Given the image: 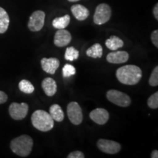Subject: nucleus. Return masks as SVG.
Returning <instances> with one entry per match:
<instances>
[{"label": "nucleus", "mask_w": 158, "mask_h": 158, "mask_svg": "<svg viewBox=\"0 0 158 158\" xmlns=\"http://www.w3.org/2000/svg\"><path fill=\"white\" fill-rule=\"evenodd\" d=\"M149 84L152 86H157L158 85V67L156 66L152 72L149 79Z\"/></svg>", "instance_id": "25"}, {"label": "nucleus", "mask_w": 158, "mask_h": 158, "mask_svg": "<svg viewBox=\"0 0 158 158\" xmlns=\"http://www.w3.org/2000/svg\"><path fill=\"white\" fill-rule=\"evenodd\" d=\"M7 99H8V97H7V94L2 91H0V104L5 103L7 102Z\"/></svg>", "instance_id": "28"}, {"label": "nucleus", "mask_w": 158, "mask_h": 158, "mask_svg": "<svg viewBox=\"0 0 158 158\" xmlns=\"http://www.w3.org/2000/svg\"><path fill=\"white\" fill-rule=\"evenodd\" d=\"M45 13L42 10H36L30 15L28 28L31 31H39L43 29L45 23Z\"/></svg>", "instance_id": "8"}, {"label": "nucleus", "mask_w": 158, "mask_h": 158, "mask_svg": "<svg viewBox=\"0 0 158 158\" xmlns=\"http://www.w3.org/2000/svg\"><path fill=\"white\" fill-rule=\"evenodd\" d=\"M72 36L70 31L63 29H58V31L55 33L54 43V45L57 47H64L68 45L71 42Z\"/></svg>", "instance_id": "10"}, {"label": "nucleus", "mask_w": 158, "mask_h": 158, "mask_svg": "<svg viewBox=\"0 0 158 158\" xmlns=\"http://www.w3.org/2000/svg\"><path fill=\"white\" fill-rule=\"evenodd\" d=\"M89 117L94 122L100 125H102L108 121L109 114L107 110L102 108H98L90 112Z\"/></svg>", "instance_id": "11"}, {"label": "nucleus", "mask_w": 158, "mask_h": 158, "mask_svg": "<svg viewBox=\"0 0 158 158\" xmlns=\"http://www.w3.org/2000/svg\"><path fill=\"white\" fill-rule=\"evenodd\" d=\"M106 98L112 103L120 107H128L131 104V99L127 94L115 89L108 90Z\"/></svg>", "instance_id": "4"}, {"label": "nucleus", "mask_w": 158, "mask_h": 158, "mask_svg": "<svg viewBox=\"0 0 158 158\" xmlns=\"http://www.w3.org/2000/svg\"><path fill=\"white\" fill-rule=\"evenodd\" d=\"M71 12L74 17L78 21H81L86 20L89 15V10L84 5H78V4L73 5L71 7Z\"/></svg>", "instance_id": "14"}, {"label": "nucleus", "mask_w": 158, "mask_h": 158, "mask_svg": "<svg viewBox=\"0 0 158 158\" xmlns=\"http://www.w3.org/2000/svg\"><path fill=\"white\" fill-rule=\"evenodd\" d=\"M111 17V9L107 4H100L96 7L93 20L94 23L97 25H102L107 23Z\"/></svg>", "instance_id": "5"}, {"label": "nucleus", "mask_w": 158, "mask_h": 158, "mask_svg": "<svg viewBox=\"0 0 158 158\" xmlns=\"http://www.w3.org/2000/svg\"><path fill=\"white\" fill-rule=\"evenodd\" d=\"M32 147L33 140L28 135H20L10 142L12 152L21 157H26L30 155Z\"/></svg>", "instance_id": "2"}, {"label": "nucleus", "mask_w": 158, "mask_h": 158, "mask_svg": "<svg viewBox=\"0 0 158 158\" xmlns=\"http://www.w3.org/2000/svg\"><path fill=\"white\" fill-rule=\"evenodd\" d=\"M70 21V16L69 15H64L62 17L56 18L53 20L52 25L55 29H63L69 25Z\"/></svg>", "instance_id": "19"}, {"label": "nucleus", "mask_w": 158, "mask_h": 158, "mask_svg": "<svg viewBox=\"0 0 158 158\" xmlns=\"http://www.w3.org/2000/svg\"><path fill=\"white\" fill-rule=\"evenodd\" d=\"M151 157L152 158H157L158 157V151L157 149L153 150L151 154Z\"/></svg>", "instance_id": "30"}, {"label": "nucleus", "mask_w": 158, "mask_h": 158, "mask_svg": "<svg viewBox=\"0 0 158 158\" xmlns=\"http://www.w3.org/2000/svg\"><path fill=\"white\" fill-rule=\"evenodd\" d=\"M98 149L102 152L110 155H114L119 152L121 150V145L118 142L107 139H99L97 142Z\"/></svg>", "instance_id": "9"}, {"label": "nucleus", "mask_w": 158, "mask_h": 158, "mask_svg": "<svg viewBox=\"0 0 158 158\" xmlns=\"http://www.w3.org/2000/svg\"><path fill=\"white\" fill-rule=\"evenodd\" d=\"M116 76L118 81L125 85H135L141 81L142 70L136 65L128 64L122 66L116 70Z\"/></svg>", "instance_id": "1"}, {"label": "nucleus", "mask_w": 158, "mask_h": 158, "mask_svg": "<svg viewBox=\"0 0 158 158\" xmlns=\"http://www.w3.org/2000/svg\"><path fill=\"white\" fill-rule=\"evenodd\" d=\"M106 45L108 49L111 51H116L122 48L124 45V42L122 39L117 36H110L109 38L106 40Z\"/></svg>", "instance_id": "17"}, {"label": "nucleus", "mask_w": 158, "mask_h": 158, "mask_svg": "<svg viewBox=\"0 0 158 158\" xmlns=\"http://www.w3.org/2000/svg\"><path fill=\"white\" fill-rule=\"evenodd\" d=\"M151 40L156 48H158V30L153 31L151 34Z\"/></svg>", "instance_id": "27"}, {"label": "nucleus", "mask_w": 158, "mask_h": 158, "mask_svg": "<svg viewBox=\"0 0 158 158\" xmlns=\"http://www.w3.org/2000/svg\"><path fill=\"white\" fill-rule=\"evenodd\" d=\"M148 106L152 109H157L158 108V92H155L148 98Z\"/></svg>", "instance_id": "24"}, {"label": "nucleus", "mask_w": 158, "mask_h": 158, "mask_svg": "<svg viewBox=\"0 0 158 158\" xmlns=\"http://www.w3.org/2000/svg\"><path fill=\"white\" fill-rule=\"evenodd\" d=\"M84 154L81 151H74L68 155V158H84Z\"/></svg>", "instance_id": "26"}, {"label": "nucleus", "mask_w": 158, "mask_h": 158, "mask_svg": "<svg viewBox=\"0 0 158 158\" xmlns=\"http://www.w3.org/2000/svg\"><path fill=\"white\" fill-rule=\"evenodd\" d=\"M76 72V70L75 67L70 64H66L62 68V76L64 78H69V77L74 76Z\"/></svg>", "instance_id": "23"}, {"label": "nucleus", "mask_w": 158, "mask_h": 158, "mask_svg": "<svg viewBox=\"0 0 158 158\" xmlns=\"http://www.w3.org/2000/svg\"><path fill=\"white\" fill-rule=\"evenodd\" d=\"M31 124L37 130L41 132H48L53 129L54 120L48 112L43 110H37L31 117Z\"/></svg>", "instance_id": "3"}, {"label": "nucleus", "mask_w": 158, "mask_h": 158, "mask_svg": "<svg viewBox=\"0 0 158 158\" xmlns=\"http://www.w3.org/2000/svg\"><path fill=\"white\" fill-rule=\"evenodd\" d=\"M67 113L70 122L74 125H79L83 121V111L77 102H70L67 107Z\"/></svg>", "instance_id": "6"}, {"label": "nucleus", "mask_w": 158, "mask_h": 158, "mask_svg": "<svg viewBox=\"0 0 158 158\" xmlns=\"http://www.w3.org/2000/svg\"><path fill=\"white\" fill-rule=\"evenodd\" d=\"M68 1L70 2H78L80 1V0H68Z\"/></svg>", "instance_id": "31"}, {"label": "nucleus", "mask_w": 158, "mask_h": 158, "mask_svg": "<svg viewBox=\"0 0 158 158\" xmlns=\"http://www.w3.org/2000/svg\"><path fill=\"white\" fill-rule=\"evenodd\" d=\"M19 88L21 92L25 94H31L34 92L35 87L28 80L23 79L19 84Z\"/></svg>", "instance_id": "21"}, {"label": "nucleus", "mask_w": 158, "mask_h": 158, "mask_svg": "<svg viewBox=\"0 0 158 158\" xmlns=\"http://www.w3.org/2000/svg\"><path fill=\"white\" fill-rule=\"evenodd\" d=\"M129 59V54L124 51H114L106 56V60L111 64H122Z\"/></svg>", "instance_id": "12"}, {"label": "nucleus", "mask_w": 158, "mask_h": 158, "mask_svg": "<svg viewBox=\"0 0 158 158\" xmlns=\"http://www.w3.org/2000/svg\"><path fill=\"white\" fill-rule=\"evenodd\" d=\"M153 15L156 20H158V4L157 3L153 8Z\"/></svg>", "instance_id": "29"}, {"label": "nucleus", "mask_w": 158, "mask_h": 158, "mask_svg": "<svg viewBox=\"0 0 158 158\" xmlns=\"http://www.w3.org/2000/svg\"><path fill=\"white\" fill-rule=\"evenodd\" d=\"M42 69L47 73L54 75L59 67L60 62L57 58H43L40 61Z\"/></svg>", "instance_id": "13"}, {"label": "nucleus", "mask_w": 158, "mask_h": 158, "mask_svg": "<svg viewBox=\"0 0 158 158\" xmlns=\"http://www.w3.org/2000/svg\"><path fill=\"white\" fill-rule=\"evenodd\" d=\"M86 56L92 58H101L103 54L102 51V47L99 43H95L92 47L89 48L86 52Z\"/></svg>", "instance_id": "20"}, {"label": "nucleus", "mask_w": 158, "mask_h": 158, "mask_svg": "<svg viewBox=\"0 0 158 158\" xmlns=\"http://www.w3.org/2000/svg\"><path fill=\"white\" fill-rule=\"evenodd\" d=\"M29 111V106L26 102H12L9 106V114L14 120H22L27 116Z\"/></svg>", "instance_id": "7"}, {"label": "nucleus", "mask_w": 158, "mask_h": 158, "mask_svg": "<svg viewBox=\"0 0 158 158\" xmlns=\"http://www.w3.org/2000/svg\"><path fill=\"white\" fill-rule=\"evenodd\" d=\"M10 18L7 11L0 7V34L6 32L9 27Z\"/></svg>", "instance_id": "18"}, {"label": "nucleus", "mask_w": 158, "mask_h": 158, "mask_svg": "<svg viewBox=\"0 0 158 158\" xmlns=\"http://www.w3.org/2000/svg\"><path fill=\"white\" fill-rule=\"evenodd\" d=\"M42 88L47 96L52 97L56 94L57 85L54 79L52 78H45L42 82Z\"/></svg>", "instance_id": "15"}, {"label": "nucleus", "mask_w": 158, "mask_h": 158, "mask_svg": "<svg viewBox=\"0 0 158 158\" xmlns=\"http://www.w3.org/2000/svg\"><path fill=\"white\" fill-rule=\"evenodd\" d=\"M49 114L54 121L61 122L64 120V112L58 104H54L49 108Z\"/></svg>", "instance_id": "16"}, {"label": "nucleus", "mask_w": 158, "mask_h": 158, "mask_svg": "<svg viewBox=\"0 0 158 158\" xmlns=\"http://www.w3.org/2000/svg\"><path fill=\"white\" fill-rule=\"evenodd\" d=\"M79 56V51L74 48V47L71 46L68 47L65 51L64 54V59L66 60L73 62V61L78 59Z\"/></svg>", "instance_id": "22"}]
</instances>
